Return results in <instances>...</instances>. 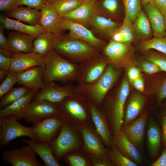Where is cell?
Wrapping results in <instances>:
<instances>
[{
  "label": "cell",
  "instance_id": "cell-1",
  "mask_svg": "<svg viewBox=\"0 0 166 166\" xmlns=\"http://www.w3.org/2000/svg\"><path fill=\"white\" fill-rule=\"evenodd\" d=\"M120 74V70L116 69L109 64L102 75L94 81L75 86V92L95 104L100 105L116 83Z\"/></svg>",
  "mask_w": 166,
  "mask_h": 166
},
{
  "label": "cell",
  "instance_id": "cell-2",
  "mask_svg": "<svg viewBox=\"0 0 166 166\" xmlns=\"http://www.w3.org/2000/svg\"><path fill=\"white\" fill-rule=\"evenodd\" d=\"M45 65L43 79L44 85L54 81L66 84L76 81L78 64L64 58L54 49L46 56Z\"/></svg>",
  "mask_w": 166,
  "mask_h": 166
},
{
  "label": "cell",
  "instance_id": "cell-3",
  "mask_svg": "<svg viewBox=\"0 0 166 166\" xmlns=\"http://www.w3.org/2000/svg\"><path fill=\"white\" fill-rule=\"evenodd\" d=\"M64 58L78 64L101 52L97 48L83 40L70 35H64L54 48Z\"/></svg>",
  "mask_w": 166,
  "mask_h": 166
},
{
  "label": "cell",
  "instance_id": "cell-4",
  "mask_svg": "<svg viewBox=\"0 0 166 166\" xmlns=\"http://www.w3.org/2000/svg\"><path fill=\"white\" fill-rule=\"evenodd\" d=\"M101 53L116 69L127 68L133 65L134 49L131 45L112 40L107 43Z\"/></svg>",
  "mask_w": 166,
  "mask_h": 166
},
{
  "label": "cell",
  "instance_id": "cell-5",
  "mask_svg": "<svg viewBox=\"0 0 166 166\" xmlns=\"http://www.w3.org/2000/svg\"><path fill=\"white\" fill-rule=\"evenodd\" d=\"M109 64L108 58L101 52L78 64L77 84L85 85L94 81L102 75Z\"/></svg>",
  "mask_w": 166,
  "mask_h": 166
},
{
  "label": "cell",
  "instance_id": "cell-6",
  "mask_svg": "<svg viewBox=\"0 0 166 166\" xmlns=\"http://www.w3.org/2000/svg\"><path fill=\"white\" fill-rule=\"evenodd\" d=\"M15 116L0 117V147H6L10 142L19 137L27 136L37 140L32 127H27L20 124Z\"/></svg>",
  "mask_w": 166,
  "mask_h": 166
},
{
  "label": "cell",
  "instance_id": "cell-7",
  "mask_svg": "<svg viewBox=\"0 0 166 166\" xmlns=\"http://www.w3.org/2000/svg\"><path fill=\"white\" fill-rule=\"evenodd\" d=\"M129 91V82L125 77L111 99L110 110L113 129L117 136L121 132L123 123L124 106Z\"/></svg>",
  "mask_w": 166,
  "mask_h": 166
},
{
  "label": "cell",
  "instance_id": "cell-8",
  "mask_svg": "<svg viewBox=\"0 0 166 166\" xmlns=\"http://www.w3.org/2000/svg\"><path fill=\"white\" fill-rule=\"evenodd\" d=\"M57 104L64 119L72 117L84 121L87 117L89 101L83 96L75 93Z\"/></svg>",
  "mask_w": 166,
  "mask_h": 166
},
{
  "label": "cell",
  "instance_id": "cell-9",
  "mask_svg": "<svg viewBox=\"0 0 166 166\" xmlns=\"http://www.w3.org/2000/svg\"><path fill=\"white\" fill-rule=\"evenodd\" d=\"M78 144L73 129L64 121L58 135L50 145L53 154L58 161L65 155L75 149Z\"/></svg>",
  "mask_w": 166,
  "mask_h": 166
},
{
  "label": "cell",
  "instance_id": "cell-10",
  "mask_svg": "<svg viewBox=\"0 0 166 166\" xmlns=\"http://www.w3.org/2000/svg\"><path fill=\"white\" fill-rule=\"evenodd\" d=\"M64 119L59 113L48 118L31 127L37 140L50 144L58 135Z\"/></svg>",
  "mask_w": 166,
  "mask_h": 166
},
{
  "label": "cell",
  "instance_id": "cell-11",
  "mask_svg": "<svg viewBox=\"0 0 166 166\" xmlns=\"http://www.w3.org/2000/svg\"><path fill=\"white\" fill-rule=\"evenodd\" d=\"M15 148L2 152V160L13 166H41V162L36 159L37 154L30 145Z\"/></svg>",
  "mask_w": 166,
  "mask_h": 166
},
{
  "label": "cell",
  "instance_id": "cell-12",
  "mask_svg": "<svg viewBox=\"0 0 166 166\" xmlns=\"http://www.w3.org/2000/svg\"><path fill=\"white\" fill-rule=\"evenodd\" d=\"M59 113L57 103L34 99L23 118L26 121L34 125Z\"/></svg>",
  "mask_w": 166,
  "mask_h": 166
},
{
  "label": "cell",
  "instance_id": "cell-13",
  "mask_svg": "<svg viewBox=\"0 0 166 166\" xmlns=\"http://www.w3.org/2000/svg\"><path fill=\"white\" fill-rule=\"evenodd\" d=\"M62 27L68 30L69 34L73 37L85 41L93 46L101 52L107 43L96 37L92 32L85 26L64 17H60Z\"/></svg>",
  "mask_w": 166,
  "mask_h": 166
},
{
  "label": "cell",
  "instance_id": "cell-14",
  "mask_svg": "<svg viewBox=\"0 0 166 166\" xmlns=\"http://www.w3.org/2000/svg\"><path fill=\"white\" fill-rule=\"evenodd\" d=\"M75 86L69 82L61 86L52 82L45 85L44 87L36 94L34 99L45 100L57 103L65 97L75 93Z\"/></svg>",
  "mask_w": 166,
  "mask_h": 166
},
{
  "label": "cell",
  "instance_id": "cell-15",
  "mask_svg": "<svg viewBox=\"0 0 166 166\" xmlns=\"http://www.w3.org/2000/svg\"><path fill=\"white\" fill-rule=\"evenodd\" d=\"M41 17L38 22L46 32L62 34L66 30L61 26L60 18L54 7L51 3L46 2L41 9Z\"/></svg>",
  "mask_w": 166,
  "mask_h": 166
},
{
  "label": "cell",
  "instance_id": "cell-16",
  "mask_svg": "<svg viewBox=\"0 0 166 166\" xmlns=\"http://www.w3.org/2000/svg\"><path fill=\"white\" fill-rule=\"evenodd\" d=\"M46 56L33 52L14 53L10 70L18 73L33 67L45 65Z\"/></svg>",
  "mask_w": 166,
  "mask_h": 166
},
{
  "label": "cell",
  "instance_id": "cell-17",
  "mask_svg": "<svg viewBox=\"0 0 166 166\" xmlns=\"http://www.w3.org/2000/svg\"><path fill=\"white\" fill-rule=\"evenodd\" d=\"M46 65L33 67L23 71L17 73L18 83L32 90L39 91L44 87L43 79Z\"/></svg>",
  "mask_w": 166,
  "mask_h": 166
},
{
  "label": "cell",
  "instance_id": "cell-18",
  "mask_svg": "<svg viewBox=\"0 0 166 166\" xmlns=\"http://www.w3.org/2000/svg\"><path fill=\"white\" fill-rule=\"evenodd\" d=\"M122 23L95 13L90 21L89 29L110 40L113 33Z\"/></svg>",
  "mask_w": 166,
  "mask_h": 166
},
{
  "label": "cell",
  "instance_id": "cell-19",
  "mask_svg": "<svg viewBox=\"0 0 166 166\" xmlns=\"http://www.w3.org/2000/svg\"><path fill=\"white\" fill-rule=\"evenodd\" d=\"M8 37L9 48L13 53H27L33 52V42L35 37L16 31L9 32Z\"/></svg>",
  "mask_w": 166,
  "mask_h": 166
},
{
  "label": "cell",
  "instance_id": "cell-20",
  "mask_svg": "<svg viewBox=\"0 0 166 166\" xmlns=\"http://www.w3.org/2000/svg\"><path fill=\"white\" fill-rule=\"evenodd\" d=\"M38 92L32 90L27 95L0 109V117L9 116L16 117L18 119L23 118L31 102Z\"/></svg>",
  "mask_w": 166,
  "mask_h": 166
},
{
  "label": "cell",
  "instance_id": "cell-21",
  "mask_svg": "<svg viewBox=\"0 0 166 166\" xmlns=\"http://www.w3.org/2000/svg\"><path fill=\"white\" fill-rule=\"evenodd\" d=\"M21 140L32 148L46 166H60L53 154L50 144L40 140L32 139L29 140L21 139Z\"/></svg>",
  "mask_w": 166,
  "mask_h": 166
},
{
  "label": "cell",
  "instance_id": "cell-22",
  "mask_svg": "<svg viewBox=\"0 0 166 166\" xmlns=\"http://www.w3.org/2000/svg\"><path fill=\"white\" fill-rule=\"evenodd\" d=\"M147 118V114H144L124 126L123 133L136 146L139 147L142 144Z\"/></svg>",
  "mask_w": 166,
  "mask_h": 166
},
{
  "label": "cell",
  "instance_id": "cell-23",
  "mask_svg": "<svg viewBox=\"0 0 166 166\" xmlns=\"http://www.w3.org/2000/svg\"><path fill=\"white\" fill-rule=\"evenodd\" d=\"M0 22L1 25L7 30H14L36 38L42 34L47 33L39 24L34 26L26 25L17 20L10 19L2 14L0 15Z\"/></svg>",
  "mask_w": 166,
  "mask_h": 166
},
{
  "label": "cell",
  "instance_id": "cell-24",
  "mask_svg": "<svg viewBox=\"0 0 166 166\" xmlns=\"http://www.w3.org/2000/svg\"><path fill=\"white\" fill-rule=\"evenodd\" d=\"M144 11L150 22L154 37L166 36L164 15L151 3L144 6Z\"/></svg>",
  "mask_w": 166,
  "mask_h": 166
},
{
  "label": "cell",
  "instance_id": "cell-25",
  "mask_svg": "<svg viewBox=\"0 0 166 166\" xmlns=\"http://www.w3.org/2000/svg\"><path fill=\"white\" fill-rule=\"evenodd\" d=\"M64 35L50 32L39 35L34 41L33 52L47 55L54 49Z\"/></svg>",
  "mask_w": 166,
  "mask_h": 166
},
{
  "label": "cell",
  "instance_id": "cell-26",
  "mask_svg": "<svg viewBox=\"0 0 166 166\" xmlns=\"http://www.w3.org/2000/svg\"><path fill=\"white\" fill-rule=\"evenodd\" d=\"M89 113L96 131L105 144L111 145L110 133L105 119L97 105L89 101Z\"/></svg>",
  "mask_w": 166,
  "mask_h": 166
},
{
  "label": "cell",
  "instance_id": "cell-27",
  "mask_svg": "<svg viewBox=\"0 0 166 166\" xmlns=\"http://www.w3.org/2000/svg\"><path fill=\"white\" fill-rule=\"evenodd\" d=\"M95 13L94 4L89 2L82 4L63 17L80 24L89 29L90 21Z\"/></svg>",
  "mask_w": 166,
  "mask_h": 166
},
{
  "label": "cell",
  "instance_id": "cell-28",
  "mask_svg": "<svg viewBox=\"0 0 166 166\" xmlns=\"http://www.w3.org/2000/svg\"><path fill=\"white\" fill-rule=\"evenodd\" d=\"M135 40L143 41L149 40L153 36L148 18L144 10H141L133 23Z\"/></svg>",
  "mask_w": 166,
  "mask_h": 166
},
{
  "label": "cell",
  "instance_id": "cell-29",
  "mask_svg": "<svg viewBox=\"0 0 166 166\" xmlns=\"http://www.w3.org/2000/svg\"><path fill=\"white\" fill-rule=\"evenodd\" d=\"M7 17L16 19L20 22L34 26L38 24L41 17V12L39 10L29 7L19 6L15 10L6 13Z\"/></svg>",
  "mask_w": 166,
  "mask_h": 166
},
{
  "label": "cell",
  "instance_id": "cell-30",
  "mask_svg": "<svg viewBox=\"0 0 166 166\" xmlns=\"http://www.w3.org/2000/svg\"><path fill=\"white\" fill-rule=\"evenodd\" d=\"M94 5L96 14L120 22L121 13L117 0H102Z\"/></svg>",
  "mask_w": 166,
  "mask_h": 166
},
{
  "label": "cell",
  "instance_id": "cell-31",
  "mask_svg": "<svg viewBox=\"0 0 166 166\" xmlns=\"http://www.w3.org/2000/svg\"><path fill=\"white\" fill-rule=\"evenodd\" d=\"M145 103V99L141 94L135 93L131 96L124 118L123 124L124 126L133 121L138 116Z\"/></svg>",
  "mask_w": 166,
  "mask_h": 166
},
{
  "label": "cell",
  "instance_id": "cell-32",
  "mask_svg": "<svg viewBox=\"0 0 166 166\" xmlns=\"http://www.w3.org/2000/svg\"><path fill=\"white\" fill-rule=\"evenodd\" d=\"M135 40L133 23L128 17L124 16L121 25L113 33L110 40L131 45Z\"/></svg>",
  "mask_w": 166,
  "mask_h": 166
},
{
  "label": "cell",
  "instance_id": "cell-33",
  "mask_svg": "<svg viewBox=\"0 0 166 166\" xmlns=\"http://www.w3.org/2000/svg\"><path fill=\"white\" fill-rule=\"evenodd\" d=\"M117 144L121 152L131 160L140 163L141 157L136 146L123 133L121 132L117 135Z\"/></svg>",
  "mask_w": 166,
  "mask_h": 166
},
{
  "label": "cell",
  "instance_id": "cell-34",
  "mask_svg": "<svg viewBox=\"0 0 166 166\" xmlns=\"http://www.w3.org/2000/svg\"><path fill=\"white\" fill-rule=\"evenodd\" d=\"M81 132L85 147L95 156H102L105 154V150L97 136L90 129L82 128Z\"/></svg>",
  "mask_w": 166,
  "mask_h": 166
},
{
  "label": "cell",
  "instance_id": "cell-35",
  "mask_svg": "<svg viewBox=\"0 0 166 166\" xmlns=\"http://www.w3.org/2000/svg\"><path fill=\"white\" fill-rule=\"evenodd\" d=\"M29 87L24 85L13 88L0 99V109H3L12 103L27 95L32 91Z\"/></svg>",
  "mask_w": 166,
  "mask_h": 166
},
{
  "label": "cell",
  "instance_id": "cell-36",
  "mask_svg": "<svg viewBox=\"0 0 166 166\" xmlns=\"http://www.w3.org/2000/svg\"><path fill=\"white\" fill-rule=\"evenodd\" d=\"M147 138L150 153L152 156H154L158 151L161 142L160 131L155 122H152L149 126Z\"/></svg>",
  "mask_w": 166,
  "mask_h": 166
},
{
  "label": "cell",
  "instance_id": "cell-37",
  "mask_svg": "<svg viewBox=\"0 0 166 166\" xmlns=\"http://www.w3.org/2000/svg\"><path fill=\"white\" fill-rule=\"evenodd\" d=\"M139 47L143 52L154 49L166 55V36L154 37L148 40L141 41Z\"/></svg>",
  "mask_w": 166,
  "mask_h": 166
},
{
  "label": "cell",
  "instance_id": "cell-38",
  "mask_svg": "<svg viewBox=\"0 0 166 166\" xmlns=\"http://www.w3.org/2000/svg\"><path fill=\"white\" fill-rule=\"evenodd\" d=\"M51 3L61 17H64L82 4L77 0H54Z\"/></svg>",
  "mask_w": 166,
  "mask_h": 166
},
{
  "label": "cell",
  "instance_id": "cell-39",
  "mask_svg": "<svg viewBox=\"0 0 166 166\" xmlns=\"http://www.w3.org/2000/svg\"><path fill=\"white\" fill-rule=\"evenodd\" d=\"M121 0L124 8V16L128 17L133 23L142 10L141 0Z\"/></svg>",
  "mask_w": 166,
  "mask_h": 166
},
{
  "label": "cell",
  "instance_id": "cell-40",
  "mask_svg": "<svg viewBox=\"0 0 166 166\" xmlns=\"http://www.w3.org/2000/svg\"><path fill=\"white\" fill-rule=\"evenodd\" d=\"M18 83L17 73L12 70H9L8 74L0 86V98L9 92L14 85Z\"/></svg>",
  "mask_w": 166,
  "mask_h": 166
},
{
  "label": "cell",
  "instance_id": "cell-41",
  "mask_svg": "<svg viewBox=\"0 0 166 166\" xmlns=\"http://www.w3.org/2000/svg\"><path fill=\"white\" fill-rule=\"evenodd\" d=\"M113 161L118 166H136L137 164L124 155L119 150L114 148L110 152Z\"/></svg>",
  "mask_w": 166,
  "mask_h": 166
},
{
  "label": "cell",
  "instance_id": "cell-42",
  "mask_svg": "<svg viewBox=\"0 0 166 166\" xmlns=\"http://www.w3.org/2000/svg\"><path fill=\"white\" fill-rule=\"evenodd\" d=\"M147 60L152 62L166 72V55L156 52L148 53L146 56Z\"/></svg>",
  "mask_w": 166,
  "mask_h": 166
},
{
  "label": "cell",
  "instance_id": "cell-43",
  "mask_svg": "<svg viewBox=\"0 0 166 166\" xmlns=\"http://www.w3.org/2000/svg\"><path fill=\"white\" fill-rule=\"evenodd\" d=\"M62 157L70 165L72 166H86L87 163L86 160L82 157L75 154L65 155Z\"/></svg>",
  "mask_w": 166,
  "mask_h": 166
},
{
  "label": "cell",
  "instance_id": "cell-44",
  "mask_svg": "<svg viewBox=\"0 0 166 166\" xmlns=\"http://www.w3.org/2000/svg\"><path fill=\"white\" fill-rule=\"evenodd\" d=\"M138 65L142 71L148 74H153L162 71L157 65L148 60L139 62Z\"/></svg>",
  "mask_w": 166,
  "mask_h": 166
},
{
  "label": "cell",
  "instance_id": "cell-45",
  "mask_svg": "<svg viewBox=\"0 0 166 166\" xmlns=\"http://www.w3.org/2000/svg\"><path fill=\"white\" fill-rule=\"evenodd\" d=\"M46 2L45 0H18L17 5L18 6L26 5L30 8L41 10Z\"/></svg>",
  "mask_w": 166,
  "mask_h": 166
},
{
  "label": "cell",
  "instance_id": "cell-46",
  "mask_svg": "<svg viewBox=\"0 0 166 166\" xmlns=\"http://www.w3.org/2000/svg\"><path fill=\"white\" fill-rule=\"evenodd\" d=\"M18 0H0V10L5 13L12 12L19 6L17 5Z\"/></svg>",
  "mask_w": 166,
  "mask_h": 166
},
{
  "label": "cell",
  "instance_id": "cell-47",
  "mask_svg": "<svg viewBox=\"0 0 166 166\" xmlns=\"http://www.w3.org/2000/svg\"><path fill=\"white\" fill-rule=\"evenodd\" d=\"M127 74L131 83L141 76L139 69L132 65L128 68Z\"/></svg>",
  "mask_w": 166,
  "mask_h": 166
},
{
  "label": "cell",
  "instance_id": "cell-48",
  "mask_svg": "<svg viewBox=\"0 0 166 166\" xmlns=\"http://www.w3.org/2000/svg\"><path fill=\"white\" fill-rule=\"evenodd\" d=\"M12 62V58L6 57L0 54V69L10 70Z\"/></svg>",
  "mask_w": 166,
  "mask_h": 166
},
{
  "label": "cell",
  "instance_id": "cell-49",
  "mask_svg": "<svg viewBox=\"0 0 166 166\" xmlns=\"http://www.w3.org/2000/svg\"><path fill=\"white\" fill-rule=\"evenodd\" d=\"M4 26L2 25L0 26V48L10 50L8 42L4 34Z\"/></svg>",
  "mask_w": 166,
  "mask_h": 166
},
{
  "label": "cell",
  "instance_id": "cell-50",
  "mask_svg": "<svg viewBox=\"0 0 166 166\" xmlns=\"http://www.w3.org/2000/svg\"><path fill=\"white\" fill-rule=\"evenodd\" d=\"M151 3L164 15L166 12V0H152Z\"/></svg>",
  "mask_w": 166,
  "mask_h": 166
},
{
  "label": "cell",
  "instance_id": "cell-51",
  "mask_svg": "<svg viewBox=\"0 0 166 166\" xmlns=\"http://www.w3.org/2000/svg\"><path fill=\"white\" fill-rule=\"evenodd\" d=\"M166 98V77L164 79L160 87L158 93V101L160 102Z\"/></svg>",
  "mask_w": 166,
  "mask_h": 166
},
{
  "label": "cell",
  "instance_id": "cell-52",
  "mask_svg": "<svg viewBox=\"0 0 166 166\" xmlns=\"http://www.w3.org/2000/svg\"><path fill=\"white\" fill-rule=\"evenodd\" d=\"M152 166H166V149H164L159 158L152 164Z\"/></svg>",
  "mask_w": 166,
  "mask_h": 166
},
{
  "label": "cell",
  "instance_id": "cell-53",
  "mask_svg": "<svg viewBox=\"0 0 166 166\" xmlns=\"http://www.w3.org/2000/svg\"><path fill=\"white\" fill-rule=\"evenodd\" d=\"M131 83L134 87L137 90L141 92H143L144 91V82L141 76Z\"/></svg>",
  "mask_w": 166,
  "mask_h": 166
},
{
  "label": "cell",
  "instance_id": "cell-54",
  "mask_svg": "<svg viewBox=\"0 0 166 166\" xmlns=\"http://www.w3.org/2000/svg\"><path fill=\"white\" fill-rule=\"evenodd\" d=\"M91 158L94 166H106L109 165V164L106 160L103 159L101 156H92Z\"/></svg>",
  "mask_w": 166,
  "mask_h": 166
},
{
  "label": "cell",
  "instance_id": "cell-55",
  "mask_svg": "<svg viewBox=\"0 0 166 166\" xmlns=\"http://www.w3.org/2000/svg\"><path fill=\"white\" fill-rule=\"evenodd\" d=\"M162 129L164 140L166 144V116L164 115L162 121Z\"/></svg>",
  "mask_w": 166,
  "mask_h": 166
},
{
  "label": "cell",
  "instance_id": "cell-56",
  "mask_svg": "<svg viewBox=\"0 0 166 166\" xmlns=\"http://www.w3.org/2000/svg\"><path fill=\"white\" fill-rule=\"evenodd\" d=\"M0 54L4 56L12 58L14 54L10 50L0 48Z\"/></svg>",
  "mask_w": 166,
  "mask_h": 166
},
{
  "label": "cell",
  "instance_id": "cell-57",
  "mask_svg": "<svg viewBox=\"0 0 166 166\" xmlns=\"http://www.w3.org/2000/svg\"><path fill=\"white\" fill-rule=\"evenodd\" d=\"M9 71L1 69L0 70V82L6 77Z\"/></svg>",
  "mask_w": 166,
  "mask_h": 166
},
{
  "label": "cell",
  "instance_id": "cell-58",
  "mask_svg": "<svg viewBox=\"0 0 166 166\" xmlns=\"http://www.w3.org/2000/svg\"><path fill=\"white\" fill-rule=\"evenodd\" d=\"M152 0H141V3L144 6L151 2Z\"/></svg>",
  "mask_w": 166,
  "mask_h": 166
},
{
  "label": "cell",
  "instance_id": "cell-59",
  "mask_svg": "<svg viewBox=\"0 0 166 166\" xmlns=\"http://www.w3.org/2000/svg\"><path fill=\"white\" fill-rule=\"evenodd\" d=\"M164 26L165 30L166 32V12L164 15Z\"/></svg>",
  "mask_w": 166,
  "mask_h": 166
},
{
  "label": "cell",
  "instance_id": "cell-60",
  "mask_svg": "<svg viewBox=\"0 0 166 166\" xmlns=\"http://www.w3.org/2000/svg\"><path fill=\"white\" fill-rule=\"evenodd\" d=\"M82 4L90 2V0H77Z\"/></svg>",
  "mask_w": 166,
  "mask_h": 166
},
{
  "label": "cell",
  "instance_id": "cell-61",
  "mask_svg": "<svg viewBox=\"0 0 166 166\" xmlns=\"http://www.w3.org/2000/svg\"><path fill=\"white\" fill-rule=\"evenodd\" d=\"M97 0H90V2L94 4Z\"/></svg>",
  "mask_w": 166,
  "mask_h": 166
},
{
  "label": "cell",
  "instance_id": "cell-62",
  "mask_svg": "<svg viewBox=\"0 0 166 166\" xmlns=\"http://www.w3.org/2000/svg\"><path fill=\"white\" fill-rule=\"evenodd\" d=\"M53 0H45L47 2L49 3H51Z\"/></svg>",
  "mask_w": 166,
  "mask_h": 166
},
{
  "label": "cell",
  "instance_id": "cell-63",
  "mask_svg": "<svg viewBox=\"0 0 166 166\" xmlns=\"http://www.w3.org/2000/svg\"><path fill=\"white\" fill-rule=\"evenodd\" d=\"M165 115L166 116V109L165 111Z\"/></svg>",
  "mask_w": 166,
  "mask_h": 166
}]
</instances>
